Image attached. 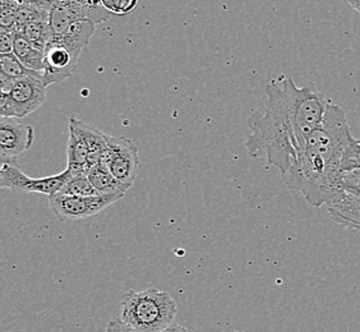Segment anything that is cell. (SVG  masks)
I'll return each mask as SVG.
<instances>
[{
	"mask_svg": "<svg viewBox=\"0 0 360 332\" xmlns=\"http://www.w3.org/2000/svg\"><path fill=\"white\" fill-rule=\"evenodd\" d=\"M266 92L264 111L248 119L252 134L245 147L252 159H264L288 174L307 139L322 124L328 104L313 83L298 87L290 77L269 83Z\"/></svg>",
	"mask_w": 360,
	"mask_h": 332,
	"instance_id": "1",
	"label": "cell"
},
{
	"mask_svg": "<svg viewBox=\"0 0 360 332\" xmlns=\"http://www.w3.org/2000/svg\"><path fill=\"white\" fill-rule=\"evenodd\" d=\"M353 141L345 111L328 104L322 124L307 139L288 173V187L303 193L314 208L328 205L340 191L342 161Z\"/></svg>",
	"mask_w": 360,
	"mask_h": 332,
	"instance_id": "2",
	"label": "cell"
},
{
	"mask_svg": "<svg viewBox=\"0 0 360 332\" xmlns=\"http://www.w3.org/2000/svg\"><path fill=\"white\" fill-rule=\"evenodd\" d=\"M176 303L165 291L156 288L131 290L122 299L120 319L139 332H161L173 325Z\"/></svg>",
	"mask_w": 360,
	"mask_h": 332,
	"instance_id": "3",
	"label": "cell"
},
{
	"mask_svg": "<svg viewBox=\"0 0 360 332\" xmlns=\"http://www.w3.org/2000/svg\"><path fill=\"white\" fill-rule=\"evenodd\" d=\"M46 90L42 75L22 78L7 90H0L1 118H25L40 109L46 100Z\"/></svg>",
	"mask_w": 360,
	"mask_h": 332,
	"instance_id": "4",
	"label": "cell"
},
{
	"mask_svg": "<svg viewBox=\"0 0 360 332\" xmlns=\"http://www.w3.org/2000/svg\"><path fill=\"white\" fill-rule=\"evenodd\" d=\"M111 13L103 6V1L82 0H56L53 1L50 13V26L53 37L60 36L78 22L101 23L110 18Z\"/></svg>",
	"mask_w": 360,
	"mask_h": 332,
	"instance_id": "5",
	"label": "cell"
},
{
	"mask_svg": "<svg viewBox=\"0 0 360 332\" xmlns=\"http://www.w3.org/2000/svg\"><path fill=\"white\" fill-rule=\"evenodd\" d=\"M73 178V174L65 169L58 175L34 179L22 172L17 161L1 162L0 169V187L23 193L48 194L49 197L59 193Z\"/></svg>",
	"mask_w": 360,
	"mask_h": 332,
	"instance_id": "6",
	"label": "cell"
},
{
	"mask_svg": "<svg viewBox=\"0 0 360 332\" xmlns=\"http://www.w3.org/2000/svg\"><path fill=\"white\" fill-rule=\"evenodd\" d=\"M124 194H98L94 197H75L62 193L49 197L51 211L60 220H79L98 214L122 200Z\"/></svg>",
	"mask_w": 360,
	"mask_h": 332,
	"instance_id": "7",
	"label": "cell"
},
{
	"mask_svg": "<svg viewBox=\"0 0 360 332\" xmlns=\"http://www.w3.org/2000/svg\"><path fill=\"white\" fill-rule=\"evenodd\" d=\"M81 51L68 42L53 37L45 49L42 82L49 87L60 83L76 73Z\"/></svg>",
	"mask_w": 360,
	"mask_h": 332,
	"instance_id": "8",
	"label": "cell"
},
{
	"mask_svg": "<svg viewBox=\"0 0 360 332\" xmlns=\"http://www.w3.org/2000/svg\"><path fill=\"white\" fill-rule=\"evenodd\" d=\"M105 141L110 148L111 160L109 170L119 183L125 188L132 187L139 173V147L125 137H111L105 134Z\"/></svg>",
	"mask_w": 360,
	"mask_h": 332,
	"instance_id": "9",
	"label": "cell"
},
{
	"mask_svg": "<svg viewBox=\"0 0 360 332\" xmlns=\"http://www.w3.org/2000/svg\"><path fill=\"white\" fill-rule=\"evenodd\" d=\"M35 133L31 125H23L13 118H0V156L1 162L17 161L34 143Z\"/></svg>",
	"mask_w": 360,
	"mask_h": 332,
	"instance_id": "10",
	"label": "cell"
},
{
	"mask_svg": "<svg viewBox=\"0 0 360 332\" xmlns=\"http://www.w3.org/2000/svg\"><path fill=\"white\" fill-rule=\"evenodd\" d=\"M70 125L76 128L77 131L82 134V137L87 143V147H89L87 166H89V172H90V169L98 165L101 155L104 153L105 148L108 147V143L105 141V133L97 129L95 125L86 124L76 118L70 119Z\"/></svg>",
	"mask_w": 360,
	"mask_h": 332,
	"instance_id": "11",
	"label": "cell"
},
{
	"mask_svg": "<svg viewBox=\"0 0 360 332\" xmlns=\"http://www.w3.org/2000/svg\"><path fill=\"white\" fill-rule=\"evenodd\" d=\"M13 54L27 70L44 73L45 51L32 45L21 35H14Z\"/></svg>",
	"mask_w": 360,
	"mask_h": 332,
	"instance_id": "12",
	"label": "cell"
},
{
	"mask_svg": "<svg viewBox=\"0 0 360 332\" xmlns=\"http://www.w3.org/2000/svg\"><path fill=\"white\" fill-rule=\"evenodd\" d=\"M30 76H41V73L27 70L14 54L0 56V90H7L14 82Z\"/></svg>",
	"mask_w": 360,
	"mask_h": 332,
	"instance_id": "13",
	"label": "cell"
},
{
	"mask_svg": "<svg viewBox=\"0 0 360 332\" xmlns=\"http://www.w3.org/2000/svg\"><path fill=\"white\" fill-rule=\"evenodd\" d=\"M53 1H21L17 12V25L25 26L34 22H50Z\"/></svg>",
	"mask_w": 360,
	"mask_h": 332,
	"instance_id": "14",
	"label": "cell"
},
{
	"mask_svg": "<svg viewBox=\"0 0 360 332\" xmlns=\"http://www.w3.org/2000/svg\"><path fill=\"white\" fill-rule=\"evenodd\" d=\"M14 35H21L27 42L45 51L49 42L53 40V30L50 22H34L25 26H15Z\"/></svg>",
	"mask_w": 360,
	"mask_h": 332,
	"instance_id": "15",
	"label": "cell"
},
{
	"mask_svg": "<svg viewBox=\"0 0 360 332\" xmlns=\"http://www.w3.org/2000/svg\"><path fill=\"white\" fill-rule=\"evenodd\" d=\"M87 178L100 194H125L128 191V188H125L122 183L115 179L110 170L105 169L103 166L96 165L90 169V172L87 173Z\"/></svg>",
	"mask_w": 360,
	"mask_h": 332,
	"instance_id": "16",
	"label": "cell"
},
{
	"mask_svg": "<svg viewBox=\"0 0 360 332\" xmlns=\"http://www.w3.org/2000/svg\"><path fill=\"white\" fill-rule=\"evenodd\" d=\"M59 193L64 196H75V197H94L100 194L91 184L87 175L73 178L68 184L64 186Z\"/></svg>",
	"mask_w": 360,
	"mask_h": 332,
	"instance_id": "17",
	"label": "cell"
},
{
	"mask_svg": "<svg viewBox=\"0 0 360 332\" xmlns=\"http://www.w3.org/2000/svg\"><path fill=\"white\" fill-rule=\"evenodd\" d=\"M21 1L0 0V28L13 32L17 25V12Z\"/></svg>",
	"mask_w": 360,
	"mask_h": 332,
	"instance_id": "18",
	"label": "cell"
},
{
	"mask_svg": "<svg viewBox=\"0 0 360 332\" xmlns=\"http://www.w3.org/2000/svg\"><path fill=\"white\" fill-rule=\"evenodd\" d=\"M110 13L127 15L131 14L139 7V0H101Z\"/></svg>",
	"mask_w": 360,
	"mask_h": 332,
	"instance_id": "19",
	"label": "cell"
},
{
	"mask_svg": "<svg viewBox=\"0 0 360 332\" xmlns=\"http://www.w3.org/2000/svg\"><path fill=\"white\" fill-rule=\"evenodd\" d=\"M14 34L12 31L0 28V56L13 54Z\"/></svg>",
	"mask_w": 360,
	"mask_h": 332,
	"instance_id": "20",
	"label": "cell"
},
{
	"mask_svg": "<svg viewBox=\"0 0 360 332\" xmlns=\"http://www.w3.org/2000/svg\"><path fill=\"white\" fill-rule=\"evenodd\" d=\"M105 332H139L136 331L133 327L127 325L123 319L119 317H114L109 321V324L106 326V331Z\"/></svg>",
	"mask_w": 360,
	"mask_h": 332,
	"instance_id": "21",
	"label": "cell"
},
{
	"mask_svg": "<svg viewBox=\"0 0 360 332\" xmlns=\"http://www.w3.org/2000/svg\"><path fill=\"white\" fill-rule=\"evenodd\" d=\"M161 332H189L184 326L179 325V324H173L165 328L164 331Z\"/></svg>",
	"mask_w": 360,
	"mask_h": 332,
	"instance_id": "22",
	"label": "cell"
},
{
	"mask_svg": "<svg viewBox=\"0 0 360 332\" xmlns=\"http://www.w3.org/2000/svg\"><path fill=\"white\" fill-rule=\"evenodd\" d=\"M349 4L360 13V0H349Z\"/></svg>",
	"mask_w": 360,
	"mask_h": 332,
	"instance_id": "23",
	"label": "cell"
}]
</instances>
